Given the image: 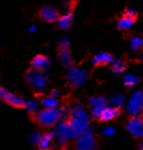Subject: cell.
Wrapping results in <instances>:
<instances>
[{
	"label": "cell",
	"mask_w": 143,
	"mask_h": 150,
	"mask_svg": "<svg viewBox=\"0 0 143 150\" xmlns=\"http://www.w3.org/2000/svg\"><path fill=\"white\" fill-rule=\"evenodd\" d=\"M50 66H51L50 58L46 56H43V55H38L31 61V68L40 70V71H42L44 73L49 71Z\"/></svg>",
	"instance_id": "obj_11"
},
{
	"label": "cell",
	"mask_w": 143,
	"mask_h": 150,
	"mask_svg": "<svg viewBox=\"0 0 143 150\" xmlns=\"http://www.w3.org/2000/svg\"><path fill=\"white\" fill-rule=\"evenodd\" d=\"M137 15H138L137 12L134 9H127L124 12V16H127V17H130V18H134V19H136Z\"/></svg>",
	"instance_id": "obj_29"
},
{
	"label": "cell",
	"mask_w": 143,
	"mask_h": 150,
	"mask_svg": "<svg viewBox=\"0 0 143 150\" xmlns=\"http://www.w3.org/2000/svg\"><path fill=\"white\" fill-rule=\"evenodd\" d=\"M142 92H143V90H142Z\"/></svg>",
	"instance_id": "obj_34"
},
{
	"label": "cell",
	"mask_w": 143,
	"mask_h": 150,
	"mask_svg": "<svg viewBox=\"0 0 143 150\" xmlns=\"http://www.w3.org/2000/svg\"><path fill=\"white\" fill-rule=\"evenodd\" d=\"M58 58L65 67H70L72 63V56L69 48H59Z\"/></svg>",
	"instance_id": "obj_15"
},
{
	"label": "cell",
	"mask_w": 143,
	"mask_h": 150,
	"mask_svg": "<svg viewBox=\"0 0 143 150\" xmlns=\"http://www.w3.org/2000/svg\"><path fill=\"white\" fill-rule=\"evenodd\" d=\"M87 78H88V73L84 69H81V68L73 66L68 67L67 81L72 87H81L82 85L87 81Z\"/></svg>",
	"instance_id": "obj_5"
},
{
	"label": "cell",
	"mask_w": 143,
	"mask_h": 150,
	"mask_svg": "<svg viewBox=\"0 0 143 150\" xmlns=\"http://www.w3.org/2000/svg\"><path fill=\"white\" fill-rule=\"evenodd\" d=\"M128 133L136 138H143V116H132L126 123Z\"/></svg>",
	"instance_id": "obj_7"
},
{
	"label": "cell",
	"mask_w": 143,
	"mask_h": 150,
	"mask_svg": "<svg viewBox=\"0 0 143 150\" xmlns=\"http://www.w3.org/2000/svg\"><path fill=\"white\" fill-rule=\"evenodd\" d=\"M39 15L43 21L47 23H54L57 22L59 18V13L57 9H55L52 6H44L39 12Z\"/></svg>",
	"instance_id": "obj_10"
},
{
	"label": "cell",
	"mask_w": 143,
	"mask_h": 150,
	"mask_svg": "<svg viewBox=\"0 0 143 150\" xmlns=\"http://www.w3.org/2000/svg\"><path fill=\"white\" fill-rule=\"evenodd\" d=\"M26 81H28V84L34 88V90L37 93H42L49 83L46 75L44 74V72L34 69V68L29 69L26 72Z\"/></svg>",
	"instance_id": "obj_3"
},
{
	"label": "cell",
	"mask_w": 143,
	"mask_h": 150,
	"mask_svg": "<svg viewBox=\"0 0 143 150\" xmlns=\"http://www.w3.org/2000/svg\"><path fill=\"white\" fill-rule=\"evenodd\" d=\"M57 23H58V27L60 29H62V30L68 29L73 23V16H72L71 12L69 11V12H66L64 15L59 16V18L57 19Z\"/></svg>",
	"instance_id": "obj_14"
},
{
	"label": "cell",
	"mask_w": 143,
	"mask_h": 150,
	"mask_svg": "<svg viewBox=\"0 0 143 150\" xmlns=\"http://www.w3.org/2000/svg\"><path fill=\"white\" fill-rule=\"evenodd\" d=\"M69 110V121L78 130L81 134L89 132V114L85 110L81 104L75 103L68 108Z\"/></svg>",
	"instance_id": "obj_2"
},
{
	"label": "cell",
	"mask_w": 143,
	"mask_h": 150,
	"mask_svg": "<svg viewBox=\"0 0 143 150\" xmlns=\"http://www.w3.org/2000/svg\"><path fill=\"white\" fill-rule=\"evenodd\" d=\"M107 106H108L107 104H101V105H97V106L92 107V115H93L95 118L99 119L101 112H103V110H104Z\"/></svg>",
	"instance_id": "obj_25"
},
{
	"label": "cell",
	"mask_w": 143,
	"mask_h": 150,
	"mask_svg": "<svg viewBox=\"0 0 143 150\" xmlns=\"http://www.w3.org/2000/svg\"><path fill=\"white\" fill-rule=\"evenodd\" d=\"M143 110V92L136 91L126 103V112L131 116L140 115Z\"/></svg>",
	"instance_id": "obj_6"
},
{
	"label": "cell",
	"mask_w": 143,
	"mask_h": 150,
	"mask_svg": "<svg viewBox=\"0 0 143 150\" xmlns=\"http://www.w3.org/2000/svg\"><path fill=\"white\" fill-rule=\"evenodd\" d=\"M130 48L131 50H139L143 47V38L141 37H134L131 38L130 41Z\"/></svg>",
	"instance_id": "obj_22"
},
{
	"label": "cell",
	"mask_w": 143,
	"mask_h": 150,
	"mask_svg": "<svg viewBox=\"0 0 143 150\" xmlns=\"http://www.w3.org/2000/svg\"><path fill=\"white\" fill-rule=\"evenodd\" d=\"M134 18L124 16V17H122V18L118 21L116 26H117V28L119 29V30H128V29H130L131 27L134 26Z\"/></svg>",
	"instance_id": "obj_19"
},
{
	"label": "cell",
	"mask_w": 143,
	"mask_h": 150,
	"mask_svg": "<svg viewBox=\"0 0 143 150\" xmlns=\"http://www.w3.org/2000/svg\"><path fill=\"white\" fill-rule=\"evenodd\" d=\"M138 148H139V149H140V150H143V144H141L140 146H139V147H138Z\"/></svg>",
	"instance_id": "obj_33"
},
{
	"label": "cell",
	"mask_w": 143,
	"mask_h": 150,
	"mask_svg": "<svg viewBox=\"0 0 143 150\" xmlns=\"http://www.w3.org/2000/svg\"><path fill=\"white\" fill-rule=\"evenodd\" d=\"M142 48H143V47H142Z\"/></svg>",
	"instance_id": "obj_35"
},
{
	"label": "cell",
	"mask_w": 143,
	"mask_h": 150,
	"mask_svg": "<svg viewBox=\"0 0 143 150\" xmlns=\"http://www.w3.org/2000/svg\"><path fill=\"white\" fill-rule=\"evenodd\" d=\"M43 134L41 132H34L32 134H30L29 136V142H30L31 145H39V143L41 142V138H42Z\"/></svg>",
	"instance_id": "obj_26"
},
{
	"label": "cell",
	"mask_w": 143,
	"mask_h": 150,
	"mask_svg": "<svg viewBox=\"0 0 143 150\" xmlns=\"http://www.w3.org/2000/svg\"><path fill=\"white\" fill-rule=\"evenodd\" d=\"M110 103H111V106L121 108L125 105L126 100H125V97L122 93H115L110 98Z\"/></svg>",
	"instance_id": "obj_18"
},
{
	"label": "cell",
	"mask_w": 143,
	"mask_h": 150,
	"mask_svg": "<svg viewBox=\"0 0 143 150\" xmlns=\"http://www.w3.org/2000/svg\"><path fill=\"white\" fill-rule=\"evenodd\" d=\"M54 139H55V132H47V133L43 134L41 142L38 145L39 149H49Z\"/></svg>",
	"instance_id": "obj_16"
},
{
	"label": "cell",
	"mask_w": 143,
	"mask_h": 150,
	"mask_svg": "<svg viewBox=\"0 0 143 150\" xmlns=\"http://www.w3.org/2000/svg\"><path fill=\"white\" fill-rule=\"evenodd\" d=\"M75 148L79 150H94L96 149V139L93 136L92 132L83 133L79 136L75 142Z\"/></svg>",
	"instance_id": "obj_9"
},
{
	"label": "cell",
	"mask_w": 143,
	"mask_h": 150,
	"mask_svg": "<svg viewBox=\"0 0 143 150\" xmlns=\"http://www.w3.org/2000/svg\"><path fill=\"white\" fill-rule=\"evenodd\" d=\"M59 104V101L57 98L54 97H47L44 98L43 100L41 101V105L43 108H53V107H57Z\"/></svg>",
	"instance_id": "obj_21"
},
{
	"label": "cell",
	"mask_w": 143,
	"mask_h": 150,
	"mask_svg": "<svg viewBox=\"0 0 143 150\" xmlns=\"http://www.w3.org/2000/svg\"><path fill=\"white\" fill-rule=\"evenodd\" d=\"M55 136L59 137H64L66 139H77L79 136H81V133L77 130V129L72 125V123L69 120H64V121H59L55 125Z\"/></svg>",
	"instance_id": "obj_4"
},
{
	"label": "cell",
	"mask_w": 143,
	"mask_h": 150,
	"mask_svg": "<svg viewBox=\"0 0 143 150\" xmlns=\"http://www.w3.org/2000/svg\"><path fill=\"white\" fill-rule=\"evenodd\" d=\"M118 115H119V108H116V107L113 106H107L103 110V112H101L99 120H101V121H110V120L117 118Z\"/></svg>",
	"instance_id": "obj_12"
},
{
	"label": "cell",
	"mask_w": 143,
	"mask_h": 150,
	"mask_svg": "<svg viewBox=\"0 0 143 150\" xmlns=\"http://www.w3.org/2000/svg\"><path fill=\"white\" fill-rule=\"evenodd\" d=\"M123 81H124V85L127 88H131L136 86V85L139 83V77L137 75L131 74V73H127L123 76Z\"/></svg>",
	"instance_id": "obj_20"
},
{
	"label": "cell",
	"mask_w": 143,
	"mask_h": 150,
	"mask_svg": "<svg viewBox=\"0 0 143 150\" xmlns=\"http://www.w3.org/2000/svg\"><path fill=\"white\" fill-rule=\"evenodd\" d=\"M102 134L104 136H112L115 134V129L113 127H106L102 130Z\"/></svg>",
	"instance_id": "obj_28"
},
{
	"label": "cell",
	"mask_w": 143,
	"mask_h": 150,
	"mask_svg": "<svg viewBox=\"0 0 143 150\" xmlns=\"http://www.w3.org/2000/svg\"><path fill=\"white\" fill-rule=\"evenodd\" d=\"M71 2H69V1H66V2L62 3V8H64V10H65L66 12H69L70 11V9H71Z\"/></svg>",
	"instance_id": "obj_30"
},
{
	"label": "cell",
	"mask_w": 143,
	"mask_h": 150,
	"mask_svg": "<svg viewBox=\"0 0 143 150\" xmlns=\"http://www.w3.org/2000/svg\"><path fill=\"white\" fill-rule=\"evenodd\" d=\"M110 64H111V69H112V72L114 75L122 74L126 69V63L122 59H113Z\"/></svg>",
	"instance_id": "obj_17"
},
{
	"label": "cell",
	"mask_w": 143,
	"mask_h": 150,
	"mask_svg": "<svg viewBox=\"0 0 143 150\" xmlns=\"http://www.w3.org/2000/svg\"><path fill=\"white\" fill-rule=\"evenodd\" d=\"M114 59L113 56L109 53H99L97 54L96 56L93 58V64L94 66H100V64H109L112 62V60Z\"/></svg>",
	"instance_id": "obj_13"
},
{
	"label": "cell",
	"mask_w": 143,
	"mask_h": 150,
	"mask_svg": "<svg viewBox=\"0 0 143 150\" xmlns=\"http://www.w3.org/2000/svg\"><path fill=\"white\" fill-rule=\"evenodd\" d=\"M25 108L27 110V112L30 114H37L39 112L40 108V104L38 103L37 101H26L25 103Z\"/></svg>",
	"instance_id": "obj_23"
},
{
	"label": "cell",
	"mask_w": 143,
	"mask_h": 150,
	"mask_svg": "<svg viewBox=\"0 0 143 150\" xmlns=\"http://www.w3.org/2000/svg\"><path fill=\"white\" fill-rule=\"evenodd\" d=\"M0 100L14 107H25L26 103V101L23 98L10 92L2 87H0Z\"/></svg>",
	"instance_id": "obj_8"
},
{
	"label": "cell",
	"mask_w": 143,
	"mask_h": 150,
	"mask_svg": "<svg viewBox=\"0 0 143 150\" xmlns=\"http://www.w3.org/2000/svg\"><path fill=\"white\" fill-rule=\"evenodd\" d=\"M66 117H69L68 108L62 110V108H58V107L43 108L42 110H39L37 114H34L36 121L45 128L56 125L60 120H62Z\"/></svg>",
	"instance_id": "obj_1"
},
{
	"label": "cell",
	"mask_w": 143,
	"mask_h": 150,
	"mask_svg": "<svg viewBox=\"0 0 143 150\" xmlns=\"http://www.w3.org/2000/svg\"><path fill=\"white\" fill-rule=\"evenodd\" d=\"M36 30H37V27H36V26H31V27H29L28 32L29 33H32V32H34Z\"/></svg>",
	"instance_id": "obj_32"
},
{
	"label": "cell",
	"mask_w": 143,
	"mask_h": 150,
	"mask_svg": "<svg viewBox=\"0 0 143 150\" xmlns=\"http://www.w3.org/2000/svg\"><path fill=\"white\" fill-rule=\"evenodd\" d=\"M58 46L59 48H69L70 47V42H69L68 38H61L59 40Z\"/></svg>",
	"instance_id": "obj_27"
},
{
	"label": "cell",
	"mask_w": 143,
	"mask_h": 150,
	"mask_svg": "<svg viewBox=\"0 0 143 150\" xmlns=\"http://www.w3.org/2000/svg\"><path fill=\"white\" fill-rule=\"evenodd\" d=\"M59 93H60V92H59L58 90H53L52 91V92H51V97H54V98H57L59 96Z\"/></svg>",
	"instance_id": "obj_31"
},
{
	"label": "cell",
	"mask_w": 143,
	"mask_h": 150,
	"mask_svg": "<svg viewBox=\"0 0 143 150\" xmlns=\"http://www.w3.org/2000/svg\"><path fill=\"white\" fill-rule=\"evenodd\" d=\"M88 104L90 107L101 105V104H107V99H104L103 97H92L88 100Z\"/></svg>",
	"instance_id": "obj_24"
}]
</instances>
